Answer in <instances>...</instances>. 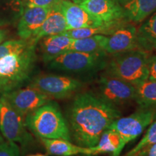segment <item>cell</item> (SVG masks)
<instances>
[{
    "label": "cell",
    "instance_id": "1",
    "mask_svg": "<svg viewBox=\"0 0 156 156\" xmlns=\"http://www.w3.org/2000/svg\"><path fill=\"white\" fill-rule=\"evenodd\" d=\"M121 116L116 106L93 93H83L75 97L71 105L70 133L77 145L95 147L103 132Z\"/></svg>",
    "mask_w": 156,
    "mask_h": 156
},
{
    "label": "cell",
    "instance_id": "2",
    "mask_svg": "<svg viewBox=\"0 0 156 156\" xmlns=\"http://www.w3.org/2000/svg\"><path fill=\"white\" fill-rule=\"evenodd\" d=\"M36 44L0 58V93L20 88L29 81L36 62Z\"/></svg>",
    "mask_w": 156,
    "mask_h": 156
},
{
    "label": "cell",
    "instance_id": "3",
    "mask_svg": "<svg viewBox=\"0 0 156 156\" xmlns=\"http://www.w3.org/2000/svg\"><path fill=\"white\" fill-rule=\"evenodd\" d=\"M25 124L40 138L71 140L69 126L55 101H49L28 114L25 118Z\"/></svg>",
    "mask_w": 156,
    "mask_h": 156
},
{
    "label": "cell",
    "instance_id": "4",
    "mask_svg": "<svg viewBox=\"0 0 156 156\" xmlns=\"http://www.w3.org/2000/svg\"><path fill=\"white\" fill-rule=\"evenodd\" d=\"M108 62L106 73L136 87L147 80L149 75V52L137 48L113 55Z\"/></svg>",
    "mask_w": 156,
    "mask_h": 156
},
{
    "label": "cell",
    "instance_id": "5",
    "mask_svg": "<svg viewBox=\"0 0 156 156\" xmlns=\"http://www.w3.org/2000/svg\"><path fill=\"white\" fill-rule=\"evenodd\" d=\"M106 52L85 53L69 51L48 63L50 69L72 73H89L105 69L108 64Z\"/></svg>",
    "mask_w": 156,
    "mask_h": 156
},
{
    "label": "cell",
    "instance_id": "6",
    "mask_svg": "<svg viewBox=\"0 0 156 156\" xmlns=\"http://www.w3.org/2000/svg\"><path fill=\"white\" fill-rule=\"evenodd\" d=\"M156 116V109L152 108H141L139 110L125 117H119L108 126L119 134L120 145L119 154L126 144L136 139L144 130L151 125Z\"/></svg>",
    "mask_w": 156,
    "mask_h": 156
},
{
    "label": "cell",
    "instance_id": "7",
    "mask_svg": "<svg viewBox=\"0 0 156 156\" xmlns=\"http://www.w3.org/2000/svg\"><path fill=\"white\" fill-rule=\"evenodd\" d=\"M24 117L0 97V132L7 141L19 143L23 147H29L34 138L27 129Z\"/></svg>",
    "mask_w": 156,
    "mask_h": 156
},
{
    "label": "cell",
    "instance_id": "8",
    "mask_svg": "<svg viewBox=\"0 0 156 156\" xmlns=\"http://www.w3.org/2000/svg\"><path fill=\"white\" fill-rule=\"evenodd\" d=\"M29 87L44 93L50 99H62L71 96L82 87V83L67 76L40 75L31 80Z\"/></svg>",
    "mask_w": 156,
    "mask_h": 156
},
{
    "label": "cell",
    "instance_id": "9",
    "mask_svg": "<svg viewBox=\"0 0 156 156\" xmlns=\"http://www.w3.org/2000/svg\"><path fill=\"white\" fill-rule=\"evenodd\" d=\"M97 95L113 106L134 101L136 87L114 76L105 74L98 80Z\"/></svg>",
    "mask_w": 156,
    "mask_h": 156
},
{
    "label": "cell",
    "instance_id": "10",
    "mask_svg": "<svg viewBox=\"0 0 156 156\" xmlns=\"http://www.w3.org/2000/svg\"><path fill=\"white\" fill-rule=\"evenodd\" d=\"M2 96L5 98L9 104L24 118L28 114L51 100L38 90L29 86L26 88H17L4 93Z\"/></svg>",
    "mask_w": 156,
    "mask_h": 156
},
{
    "label": "cell",
    "instance_id": "11",
    "mask_svg": "<svg viewBox=\"0 0 156 156\" xmlns=\"http://www.w3.org/2000/svg\"><path fill=\"white\" fill-rule=\"evenodd\" d=\"M80 5L104 24L128 22L123 6L116 0H85Z\"/></svg>",
    "mask_w": 156,
    "mask_h": 156
},
{
    "label": "cell",
    "instance_id": "12",
    "mask_svg": "<svg viewBox=\"0 0 156 156\" xmlns=\"http://www.w3.org/2000/svg\"><path fill=\"white\" fill-rule=\"evenodd\" d=\"M136 33L137 28L135 25L129 22L124 23L112 34L107 36L105 52L107 54L116 55L140 48Z\"/></svg>",
    "mask_w": 156,
    "mask_h": 156
},
{
    "label": "cell",
    "instance_id": "13",
    "mask_svg": "<svg viewBox=\"0 0 156 156\" xmlns=\"http://www.w3.org/2000/svg\"><path fill=\"white\" fill-rule=\"evenodd\" d=\"M60 7L67 22V30L94 28L104 25L80 5L69 0H62L60 2Z\"/></svg>",
    "mask_w": 156,
    "mask_h": 156
},
{
    "label": "cell",
    "instance_id": "14",
    "mask_svg": "<svg viewBox=\"0 0 156 156\" xmlns=\"http://www.w3.org/2000/svg\"><path fill=\"white\" fill-rule=\"evenodd\" d=\"M52 7H26L18 20L17 34L21 39L29 40L49 14Z\"/></svg>",
    "mask_w": 156,
    "mask_h": 156
},
{
    "label": "cell",
    "instance_id": "15",
    "mask_svg": "<svg viewBox=\"0 0 156 156\" xmlns=\"http://www.w3.org/2000/svg\"><path fill=\"white\" fill-rule=\"evenodd\" d=\"M67 30V22L61 10L60 3L52 7L49 14L38 28L36 34L29 40L35 44L46 36L60 34Z\"/></svg>",
    "mask_w": 156,
    "mask_h": 156
},
{
    "label": "cell",
    "instance_id": "16",
    "mask_svg": "<svg viewBox=\"0 0 156 156\" xmlns=\"http://www.w3.org/2000/svg\"><path fill=\"white\" fill-rule=\"evenodd\" d=\"M48 154L55 156H73L77 155H95L93 147H81L62 139L41 138Z\"/></svg>",
    "mask_w": 156,
    "mask_h": 156
},
{
    "label": "cell",
    "instance_id": "17",
    "mask_svg": "<svg viewBox=\"0 0 156 156\" xmlns=\"http://www.w3.org/2000/svg\"><path fill=\"white\" fill-rule=\"evenodd\" d=\"M41 41L43 60L48 64L61 54L69 51L73 39L60 34L44 37Z\"/></svg>",
    "mask_w": 156,
    "mask_h": 156
},
{
    "label": "cell",
    "instance_id": "18",
    "mask_svg": "<svg viewBox=\"0 0 156 156\" xmlns=\"http://www.w3.org/2000/svg\"><path fill=\"white\" fill-rule=\"evenodd\" d=\"M128 22H143L156 11V0H132L123 6Z\"/></svg>",
    "mask_w": 156,
    "mask_h": 156
},
{
    "label": "cell",
    "instance_id": "19",
    "mask_svg": "<svg viewBox=\"0 0 156 156\" xmlns=\"http://www.w3.org/2000/svg\"><path fill=\"white\" fill-rule=\"evenodd\" d=\"M136 37L140 48L147 52L156 51V11L137 28Z\"/></svg>",
    "mask_w": 156,
    "mask_h": 156
},
{
    "label": "cell",
    "instance_id": "20",
    "mask_svg": "<svg viewBox=\"0 0 156 156\" xmlns=\"http://www.w3.org/2000/svg\"><path fill=\"white\" fill-rule=\"evenodd\" d=\"M107 36L103 35H95L84 38L73 39L69 51L85 52V53H98L105 52V45Z\"/></svg>",
    "mask_w": 156,
    "mask_h": 156
},
{
    "label": "cell",
    "instance_id": "21",
    "mask_svg": "<svg viewBox=\"0 0 156 156\" xmlns=\"http://www.w3.org/2000/svg\"><path fill=\"white\" fill-rule=\"evenodd\" d=\"M21 0H0V27L13 24L23 14Z\"/></svg>",
    "mask_w": 156,
    "mask_h": 156
},
{
    "label": "cell",
    "instance_id": "22",
    "mask_svg": "<svg viewBox=\"0 0 156 156\" xmlns=\"http://www.w3.org/2000/svg\"><path fill=\"white\" fill-rule=\"evenodd\" d=\"M120 141L119 134L112 129L108 128L101 134L97 145L93 147L95 155L112 153V156H119V148Z\"/></svg>",
    "mask_w": 156,
    "mask_h": 156
},
{
    "label": "cell",
    "instance_id": "23",
    "mask_svg": "<svg viewBox=\"0 0 156 156\" xmlns=\"http://www.w3.org/2000/svg\"><path fill=\"white\" fill-rule=\"evenodd\" d=\"M136 101L141 108L156 107V80H147L136 87Z\"/></svg>",
    "mask_w": 156,
    "mask_h": 156
},
{
    "label": "cell",
    "instance_id": "24",
    "mask_svg": "<svg viewBox=\"0 0 156 156\" xmlns=\"http://www.w3.org/2000/svg\"><path fill=\"white\" fill-rule=\"evenodd\" d=\"M153 143H156V120L151 123L145 135L136 144V146H134V147L132 148L131 151H129L124 156H132L142 148Z\"/></svg>",
    "mask_w": 156,
    "mask_h": 156
},
{
    "label": "cell",
    "instance_id": "25",
    "mask_svg": "<svg viewBox=\"0 0 156 156\" xmlns=\"http://www.w3.org/2000/svg\"><path fill=\"white\" fill-rule=\"evenodd\" d=\"M30 44V40H11L0 44V58L23 49Z\"/></svg>",
    "mask_w": 156,
    "mask_h": 156
},
{
    "label": "cell",
    "instance_id": "26",
    "mask_svg": "<svg viewBox=\"0 0 156 156\" xmlns=\"http://www.w3.org/2000/svg\"><path fill=\"white\" fill-rule=\"evenodd\" d=\"M0 156H20V147L17 143L6 141L0 143Z\"/></svg>",
    "mask_w": 156,
    "mask_h": 156
},
{
    "label": "cell",
    "instance_id": "27",
    "mask_svg": "<svg viewBox=\"0 0 156 156\" xmlns=\"http://www.w3.org/2000/svg\"><path fill=\"white\" fill-rule=\"evenodd\" d=\"M62 0H27V7H53Z\"/></svg>",
    "mask_w": 156,
    "mask_h": 156
},
{
    "label": "cell",
    "instance_id": "28",
    "mask_svg": "<svg viewBox=\"0 0 156 156\" xmlns=\"http://www.w3.org/2000/svg\"><path fill=\"white\" fill-rule=\"evenodd\" d=\"M132 156H156V143L151 144L142 148Z\"/></svg>",
    "mask_w": 156,
    "mask_h": 156
},
{
    "label": "cell",
    "instance_id": "29",
    "mask_svg": "<svg viewBox=\"0 0 156 156\" xmlns=\"http://www.w3.org/2000/svg\"><path fill=\"white\" fill-rule=\"evenodd\" d=\"M148 70L149 80H156V55L150 56L148 58Z\"/></svg>",
    "mask_w": 156,
    "mask_h": 156
},
{
    "label": "cell",
    "instance_id": "30",
    "mask_svg": "<svg viewBox=\"0 0 156 156\" xmlns=\"http://www.w3.org/2000/svg\"><path fill=\"white\" fill-rule=\"evenodd\" d=\"M7 30H3V29H0V44H2L3 41L5 40L6 37H7Z\"/></svg>",
    "mask_w": 156,
    "mask_h": 156
},
{
    "label": "cell",
    "instance_id": "31",
    "mask_svg": "<svg viewBox=\"0 0 156 156\" xmlns=\"http://www.w3.org/2000/svg\"><path fill=\"white\" fill-rule=\"evenodd\" d=\"M117 2H118L122 6H124V5H126V3L129 2L130 1H132V0H116Z\"/></svg>",
    "mask_w": 156,
    "mask_h": 156
},
{
    "label": "cell",
    "instance_id": "32",
    "mask_svg": "<svg viewBox=\"0 0 156 156\" xmlns=\"http://www.w3.org/2000/svg\"><path fill=\"white\" fill-rule=\"evenodd\" d=\"M69 1L73 2L77 4V5H80L81 3H83V2H85V0H69Z\"/></svg>",
    "mask_w": 156,
    "mask_h": 156
},
{
    "label": "cell",
    "instance_id": "33",
    "mask_svg": "<svg viewBox=\"0 0 156 156\" xmlns=\"http://www.w3.org/2000/svg\"><path fill=\"white\" fill-rule=\"evenodd\" d=\"M27 156H47L46 155H44V154H41V153H37V154H34V155H29Z\"/></svg>",
    "mask_w": 156,
    "mask_h": 156
},
{
    "label": "cell",
    "instance_id": "34",
    "mask_svg": "<svg viewBox=\"0 0 156 156\" xmlns=\"http://www.w3.org/2000/svg\"><path fill=\"white\" fill-rule=\"evenodd\" d=\"M2 142H3V136L2 135L1 132H0V143H2Z\"/></svg>",
    "mask_w": 156,
    "mask_h": 156
}]
</instances>
